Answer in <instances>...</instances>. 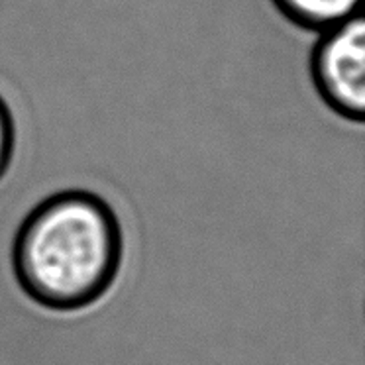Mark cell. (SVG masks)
Returning a JSON list of instances; mask_svg holds the SVG:
<instances>
[{
    "instance_id": "cell-4",
    "label": "cell",
    "mask_w": 365,
    "mask_h": 365,
    "mask_svg": "<svg viewBox=\"0 0 365 365\" xmlns=\"http://www.w3.org/2000/svg\"><path fill=\"white\" fill-rule=\"evenodd\" d=\"M16 148V126L6 101L0 96V181L6 177Z\"/></svg>"
},
{
    "instance_id": "cell-3",
    "label": "cell",
    "mask_w": 365,
    "mask_h": 365,
    "mask_svg": "<svg viewBox=\"0 0 365 365\" xmlns=\"http://www.w3.org/2000/svg\"><path fill=\"white\" fill-rule=\"evenodd\" d=\"M281 16L307 32L322 34L361 14L364 0H271Z\"/></svg>"
},
{
    "instance_id": "cell-1",
    "label": "cell",
    "mask_w": 365,
    "mask_h": 365,
    "mask_svg": "<svg viewBox=\"0 0 365 365\" xmlns=\"http://www.w3.org/2000/svg\"><path fill=\"white\" fill-rule=\"evenodd\" d=\"M124 234L114 208L96 192L67 189L43 199L18 226L12 273L41 309L77 312L116 283Z\"/></svg>"
},
{
    "instance_id": "cell-2",
    "label": "cell",
    "mask_w": 365,
    "mask_h": 365,
    "mask_svg": "<svg viewBox=\"0 0 365 365\" xmlns=\"http://www.w3.org/2000/svg\"><path fill=\"white\" fill-rule=\"evenodd\" d=\"M310 53V77L322 103L349 122L365 120V20L356 14L334 26Z\"/></svg>"
}]
</instances>
